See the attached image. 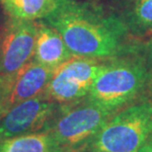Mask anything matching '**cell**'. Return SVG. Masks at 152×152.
I'll list each match as a JSON object with an SVG mask.
<instances>
[{
  "label": "cell",
  "mask_w": 152,
  "mask_h": 152,
  "mask_svg": "<svg viewBox=\"0 0 152 152\" xmlns=\"http://www.w3.org/2000/svg\"><path fill=\"white\" fill-rule=\"evenodd\" d=\"M45 21L61 35L73 56L107 60L142 50L121 15L96 3L59 0Z\"/></svg>",
  "instance_id": "1"
},
{
  "label": "cell",
  "mask_w": 152,
  "mask_h": 152,
  "mask_svg": "<svg viewBox=\"0 0 152 152\" xmlns=\"http://www.w3.org/2000/svg\"><path fill=\"white\" fill-rule=\"evenodd\" d=\"M148 79V66L138 54L108 59L94 79L87 98L117 112L140 93Z\"/></svg>",
  "instance_id": "2"
},
{
  "label": "cell",
  "mask_w": 152,
  "mask_h": 152,
  "mask_svg": "<svg viewBox=\"0 0 152 152\" xmlns=\"http://www.w3.org/2000/svg\"><path fill=\"white\" fill-rule=\"evenodd\" d=\"M114 114L85 97L71 104L59 105L45 130L53 136L60 152H78L91 143Z\"/></svg>",
  "instance_id": "3"
},
{
  "label": "cell",
  "mask_w": 152,
  "mask_h": 152,
  "mask_svg": "<svg viewBox=\"0 0 152 152\" xmlns=\"http://www.w3.org/2000/svg\"><path fill=\"white\" fill-rule=\"evenodd\" d=\"M152 134V103L115 113L91 141L90 152H137Z\"/></svg>",
  "instance_id": "4"
},
{
  "label": "cell",
  "mask_w": 152,
  "mask_h": 152,
  "mask_svg": "<svg viewBox=\"0 0 152 152\" xmlns=\"http://www.w3.org/2000/svg\"><path fill=\"white\" fill-rule=\"evenodd\" d=\"M105 62L102 59L73 56L54 70L42 94L59 105L71 104L85 98Z\"/></svg>",
  "instance_id": "5"
},
{
  "label": "cell",
  "mask_w": 152,
  "mask_h": 152,
  "mask_svg": "<svg viewBox=\"0 0 152 152\" xmlns=\"http://www.w3.org/2000/svg\"><path fill=\"white\" fill-rule=\"evenodd\" d=\"M38 21L7 16L0 28V74H16L34 58Z\"/></svg>",
  "instance_id": "6"
},
{
  "label": "cell",
  "mask_w": 152,
  "mask_h": 152,
  "mask_svg": "<svg viewBox=\"0 0 152 152\" xmlns=\"http://www.w3.org/2000/svg\"><path fill=\"white\" fill-rule=\"evenodd\" d=\"M58 108L59 104L47 99L44 94L13 106L0 118V141L45 130Z\"/></svg>",
  "instance_id": "7"
},
{
  "label": "cell",
  "mask_w": 152,
  "mask_h": 152,
  "mask_svg": "<svg viewBox=\"0 0 152 152\" xmlns=\"http://www.w3.org/2000/svg\"><path fill=\"white\" fill-rule=\"evenodd\" d=\"M54 70L35 60L30 61L14 76L8 97L6 113L19 103L37 97L45 92ZM5 113V114H6Z\"/></svg>",
  "instance_id": "8"
},
{
  "label": "cell",
  "mask_w": 152,
  "mask_h": 152,
  "mask_svg": "<svg viewBox=\"0 0 152 152\" xmlns=\"http://www.w3.org/2000/svg\"><path fill=\"white\" fill-rule=\"evenodd\" d=\"M72 57L73 54L68 50L61 35L45 20L38 21L33 60L56 70Z\"/></svg>",
  "instance_id": "9"
},
{
  "label": "cell",
  "mask_w": 152,
  "mask_h": 152,
  "mask_svg": "<svg viewBox=\"0 0 152 152\" xmlns=\"http://www.w3.org/2000/svg\"><path fill=\"white\" fill-rule=\"evenodd\" d=\"M58 3L59 0H0L7 16L27 21L45 20Z\"/></svg>",
  "instance_id": "10"
},
{
  "label": "cell",
  "mask_w": 152,
  "mask_h": 152,
  "mask_svg": "<svg viewBox=\"0 0 152 152\" xmlns=\"http://www.w3.org/2000/svg\"><path fill=\"white\" fill-rule=\"evenodd\" d=\"M0 152H60V149L53 136L42 130L3 139Z\"/></svg>",
  "instance_id": "11"
},
{
  "label": "cell",
  "mask_w": 152,
  "mask_h": 152,
  "mask_svg": "<svg viewBox=\"0 0 152 152\" xmlns=\"http://www.w3.org/2000/svg\"><path fill=\"white\" fill-rule=\"evenodd\" d=\"M121 17L134 38L150 35L152 33V0H132Z\"/></svg>",
  "instance_id": "12"
},
{
  "label": "cell",
  "mask_w": 152,
  "mask_h": 152,
  "mask_svg": "<svg viewBox=\"0 0 152 152\" xmlns=\"http://www.w3.org/2000/svg\"><path fill=\"white\" fill-rule=\"evenodd\" d=\"M14 76L15 74H0V118L6 113V106H7L12 84H13Z\"/></svg>",
  "instance_id": "13"
},
{
  "label": "cell",
  "mask_w": 152,
  "mask_h": 152,
  "mask_svg": "<svg viewBox=\"0 0 152 152\" xmlns=\"http://www.w3.org/2000/svg\"><path fill=\"white\" fill-rule=\"evenodd\" d=\"M142 51H143V58L148 67H152V37L149 39L146 44L142 45Z\"/></svg>",
  "instance_id": "14"
},
{
  "label": "cell",
  "mask_w": 152,
  "mask_h": 152,
  "mask_svg": "<svg viewBox=\"0 0 152 152\" xmlns=\"http://www.w3.org/2000/svg\"><path fill=\"white\" fill-rule=\"evenodd\" d=\"M137 152H152V134L144 142L143 145L137 150Z\"/></svg>",
  "instance_id": "15"
},
{
  "label": "cell",
  "mask_w": 152,
  "mask_h": 152,
  "mask_svg": "<svg viewBox=\"0 0 152 152\" xmlns=\"http://www.w3.org/2000/svg\"><path fill=\"white\" fill-rule=\"evenodd\" d=\"M115 2H118V3H123V4H129V2H132V0H113Z\"/></svg>",
  "instance_id": "16"
}]
</instances>
